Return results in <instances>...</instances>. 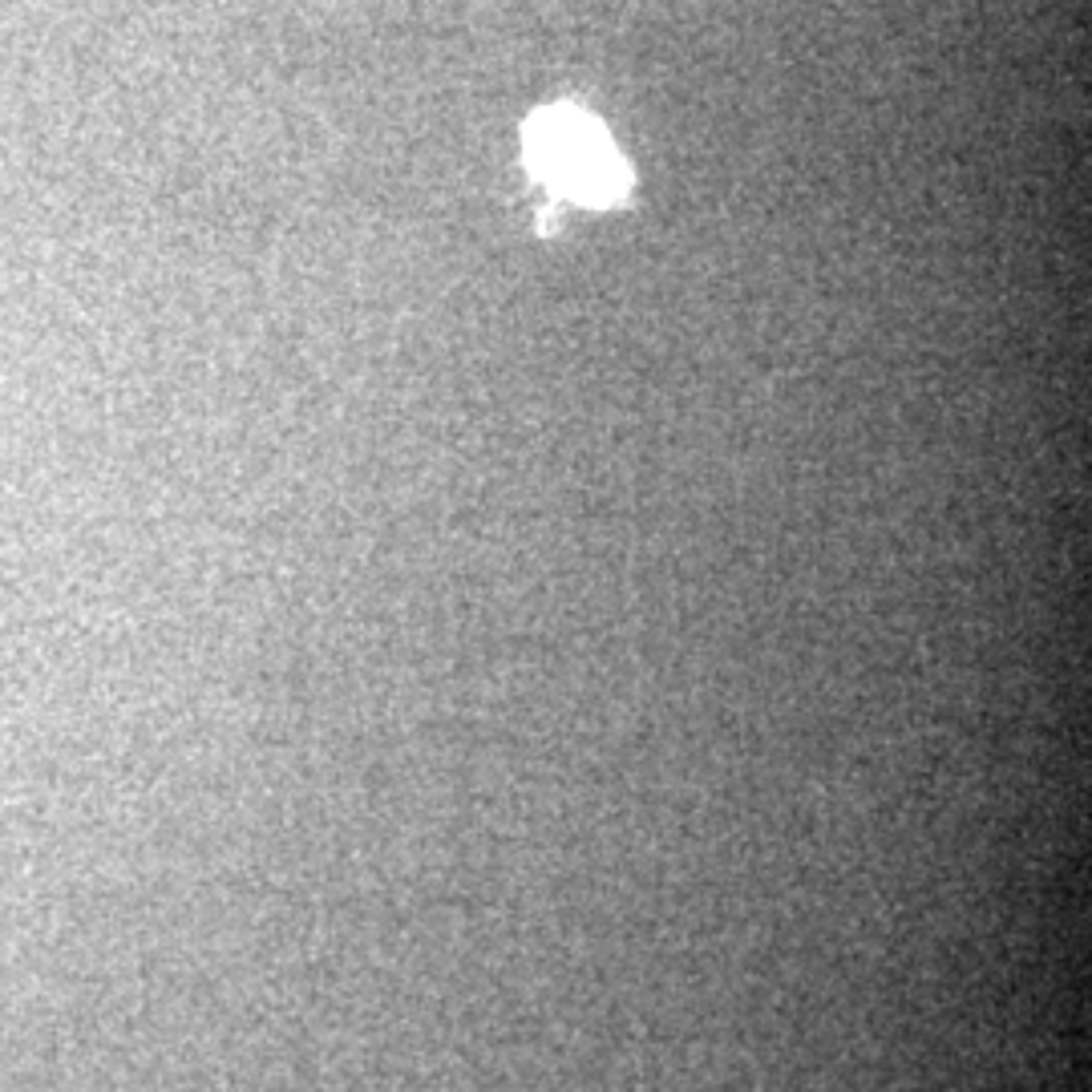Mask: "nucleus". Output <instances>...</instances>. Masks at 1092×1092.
Masks as SVG:
<instances>
[{"label": "nucleus", "mask_w": 1092, "mask_h": 1092, "mask_svg": "<svg viewBox=\"0 0 1092 1092\" xmlns=\"http://www.w3.org/2000/svg\"><path fill=\"white\" fill-rule=\"evenodd\" d=\"M531 166L579 203L608 207L628 190V162L615 154L595 118L575 106L542 110L526 130Z\"/></svg>", "instance_id": "f257e3e1"}]
</instances>
